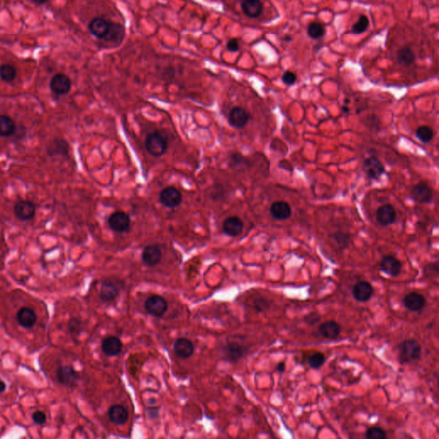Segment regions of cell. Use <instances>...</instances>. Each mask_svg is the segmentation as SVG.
I'll return each instance as SVG.
<instances>
[{
    "instance_id": "6da1fadb",
    "label": "cell",
    "mask_w": 439,
    "mask_h": 439,
    "mask_svg": "<svg viewBox=\"0 0 439 439\" xmlns=\"http://www.w3.org/2000/svg\"><path fill=\"white\" fill-rule=\"evenodd\" d=\"M422 348L415 340H406L398 346V360L401 364H408L420 359Z\"/></svg>"
},
{
    "instance_id": "7a4b0ae2",
    "label": "cell",
    "mask_w": 439,
    "mask_h": 439,
    "mask_svg": "<svg viewBox=\"0 0 439 439\" xmlns=\"http://www.w3.org/2000/svg\"><path fill=\"white\" fill-rule=\"evenodd\" d=\"M169 148L168 137L162 132H153L147 135L145 139V149L149 155L155 157H161Z\"/></svg>"
},
{
    "instance_id": "3957f363",
    "label": "cell",
    "mask_w": 439,
    "mask_h": 439,
    "mask_svg": "<svg viewBox=\"0 0 439 439\" xmlns=\"http://www.w3.org/2000/svg\"><path fill=\"white\" fill-rule=\"evenodd\" d=\"M147 313L155 317H162L168 310V302L161 295H151L144 304Z\"/></svg>"
},
{
    "instance_id": "277c9868",
    "label": "cell",
    "mask_w": 439,
    "mask_h": 439,
    "mask_svg": "<svg viewBox=\"0 0 439 439\" xmlns=\"http://www.w3.org/2000/svg\"><path fill=\"white\" fill-rule=\"evenodd\" d=\"M159 199H160V203L167 208H177L181 204V192L173 186L166 187L160 193Z\"/></svg>"
},
{
    "instance_id": "5b68a950",
    "label": "cell",
    "mask_w": 439,
    "mask_h": 439,
    "mask_svg": "<svg viewBox=\"0 0 439 439\" xmlns=\"http://www.w3.org/2000/svg\"><path fill=\"white\" fill-rule=\"evenodd\" d=\"M363 171L370 179H378L384 174L385 168L379 159L371 156L364 161Z\"/></svg>"
},
{
    "instance_id": "8992f818",
    "label": "cell",
    "mask_w": 439,
    "mask_h": 439,
    "mask_svg": "<svg viewBox=\"0 0 439 439\" xmlns=\"http://www.w3.org/2000/svg\"><path fill=\"white\" fill-rule=\"evenodd\" d=\"M250 119V114L240 106L233 107L228 114V123L235 129H243Z\"/></svg>"
},
{
    "instance_id": "52a82bcc",
    "label": "cell",
    "mask_w": 439,
    "mask_h": 439,
    "mask_svg": "<svg viewBox=\"0 0 439 439\" xmlns=\"http://www.w3.org/2000/svg\"><path fill=\"white\" fill-rule=\"evenodd\" d=\"M111 23L103 17H96L89 23V32L97 39L105 40L109 33Z\"/></svg>"
},
{
    "instance_id": "ba28073f",
    "label": "cell",
    "mask_w": 439,
    "mask_h": 439,
    "mask_svg": "<svg viewBox=\"0 0 439 439\" xmlns=\"http://www.w3.org/2000/svg\"><path fill=\"white\" fill-rule=\"evenodd\" d=\"M57 378L59 380L60 384L64 386H75L77 381L79 379V375L76 372L73 367L69 366H63L58 368L57 370Z\"/></svg>"
},
{
    "instance_id": "9c48e42d",
    "label": "cell",
    "mask_w": 439,
    "mask_h": 439,
    "mask_svg": "<svg viewBox=\"0 0 439 439\" xmlns=\"http://www.w3.org/2000/svg\"><path fill=\"white\" fill-rule=\"evenodd\" d=\"M108 225L111 229L117 233H124L129 230L131 219L125 212L117 211L108 219Z\"/></svg>"
},
{
    "instance_id": "30bf717a",
    "label": "cell",
    "mask_w": 439,
    "mask_h": 439,
    "mask_svg": "<svg viewBox=\"0 0 439 439\" xmlns=\"http://www.w3.org/2000/svg\"><path fill=\"white\" fill-rule=\"evenodd\" d=\"M36 208L32 202L21 200L14 206V214L20 221H30L35 215Z\"/></svg>"
},
{
    "instance_id": "8fae6325",
    "label": "cell",
    "mask_w": 439,
    "mask_h": 439,
    "mask_svg": "<svg viewBox=\"0 0 439 439\" xmlns=\"http://www.w3.org/2000/svg\"><path fill=\"white\" fill-rule=\"evenodd\" d=\"M411 196L418 203H428L433 200V190L426 183L420 182L413 186Z\"/></svg>"
},
{
    "instance_id": "7c38bea8",
    "label": "cell",
    "mask_w": 439,
    "mask_h": 439,
    "mask_svg": "<svg viewBox=\"0 0 439 439\" xmlns=\"http://www.w3.org/2000/svg\"><path fill=\"white\" fill-rule=\"evenodd\" d=\"M71 86H72L71 80L69 76H66L65 74H57L53 76L50 83L52 91L59 96L66 95L67 93H69V90L71 89Z\"/></svg>"
},
{
    "instance_id": "4fadbf2b",
    "label": "cell",
    "mask_w": 439,
    "mask_h": 439,
    "mask_svg": "<svg viewBox=\"0 0 439 439\" xmlns=\"http://www.w3.org/2000/svg\"><path fill=\"white\" fill-rule=\"evenodd\" d=\"M245 347L237 342H230L223 348V358L230 363H237L245 354Z\"/></svg>"
},
{
    "instance_id": "5bb4252c",
    "label": "cell",
    "mask_w": 439,
    "mask_h": 439,
    "mask_svg": "<svg viewBox=\"0 0 439 439\" xmlns=\"http://www.w3.org/2000/svg\"><path fill=\"white\" fill-rule=\"evenodd\" d=\"M403 304L411 311H420L426 307V299L421 294L412 292L403 298Z\"/></svg>"
},
{
    "instance_id": "9a60e30c",
    "label": "cell",
    "mask_w": 439,
    "mask_h": 439,
    "mask_svg": "<svg viewBox=\"0 0 439 439\" xmlns=\"http://www.w3.org/2000/svg\"><path fill=\"white\" fill-rule=\"evenodd\" d=\"M381 270L383 273L390 275L391 277H396L399 275L402 270V263L399 259L395 258L394 256H385L383 257L382 261H381Z\"/></svg>"
},
{
    "instance_id": "2e32d148",
    "label": "cell",
    "mask_w": 439,
    "mask_h": 439,
    "mask_svg": "<svg viewBox=\"0 0 439 439\" xmlns=\"http://www.w3.org/2000/svg\"><path fill=\"white\" fill-rule=\"evenodd\" d=\"M244 228V222L238 216H230L223 221L222 230L224 234L230 237H237L241 234Z\"/></svg>"
},
{
    "instance_id": "e0dca14e",
    "label": "cell",
    "mask_w": 439,
    "mask_h": 439,
    "mask_svg": "<svg viewBox=\"0 0 439 439\" xmlns=\"http://www.w3.org/2000/svg\"><path fill=\"white\" fill-rule=\"evenodd\" d=\"M373 292L372 285L368 281H359L354 285L353 288V297L359 302H367L369 301L372 296Z\"/></svg>"
},
{
    "instance_id": "ac0fdd59",
    "label": "cell",
    "mask_w": 439,
    "mask_h": 439,
    "mask_svg": "<svg viewBox=\"0 0 439 439\" xmlns=\"http://www.w3.org/2000/svg\"><path fill=\"white\" fill-rule=\"evenodd\" d=\"M376 221L381 226L393 224L396 219V209L392 205L385 204L377 208L376 213Z\"/></svg>"
},
{
    "instance_id": "d6986e66",
    "label": "cell",
    "mask_w": 439,
    "mask_h": 439,
    "mask_svg": "<svg viewBox=\"0 0 439 439\" xmlns=\"http://www.w3.org/2000/svg\"><path fill=\"white\" fill-rule=\"evenodd\" d=\"M126 37V29L122 24L118 23H111L109 33L107 34L105 41L111 44L112 46L116 47L122 43Z\"/></svg>"
},
{
    "instance_id": "ffe728a7",
    "label": "cell",
    "mask_w": 439,
    "mask_h": 439,
    "mask_svg": "<svg viewBox=\"0 0 439 439\" xmlns=\"http://www.w3.org/2000/svg\"><path fill=\"white\" fill-rule=\"evenodd\" d=\"M270 211L271 215L279 221L287 220L292 215V208L289 203L281 200L274 202L270 206Z\"/></svg>"
},
{
    "instance_id": "44dd1931",
    "label": "cell",
    "mask_w": 439,
    "mask_h": 439,
    "mask_svg": "<svg viewBox=\"0 0 439 439\" xmlns=\"http://www.w3.org/2000/svg\"><path fill=\"white\" fill-rule=\"evenodd\" d=\"M173 350L178 358L186 360L194 353V345L187 338H178L174 342Z\"/></svg>"
},
{
    "instance_id": "7402d4cb",
    "label": "cell",
    "mask_w": 439,
    "mask_h": 439,
    "mask_svg": "<svg viewBox=\"0 0 439 439\" xmlns=\"http://www.w3.org/2000/svg\"><path fill=\"white\" fill-rule=\"evenodd\" d=\"M122 342L119 338L114 336H110L104 339L101 345L103 353L106 356L113 357L119 355L122 351Z\"/></svg>"
},
{
    "instance_id": "603a6c76",
    "label": "cell",
    "mask_w": 439,
    "mask_h": 439,
    "mask_svg": "<svg viewBox=\"0 0 439 439\" xmlns=\"http://www.w3.org/2000/svg\"><path fill=\"white\" fill-rule=\"evenodd\" d=\"M142 258V261L147 266L154 267L156 264H158L162 259L161 249L154 244L148 245L143 249Z\"/></svg>"
},
{
    "instance_id": "cb8c5ba5",
    "label": "cell",
    "mask_w": 439,
    "mask_h": 439,
    "mask_svg": "<svg viewBox=\"0 0 439 439\" xmlns=\"http://www.w3.org/2000/svg\"><path fill=\"white\" fill-rule=\"evenodd\" d=\"M110 421L117 426H121L127 422L129 419V413L125 406L115 404L108 410Z\"/></svg>"
},
{
    "instance_id": "d4e9b609",
    "label": "cell",
    "mask_w": 439,
    "mask_h": 439,
    "mask_svg": "<svg viewBox=\"0 0 439 439\" xmlns=\"http://www.w3.org/2000/svg\"><path fill=\"white\" fill-rule=\"evenodd\" d=\"M341 327L335 321H327L322 324L319 327L321 336L328 340H336L340 336Z\"/></svg>"
},
{
    "instance_id": "484cf974",
    "label": "cell",
    "mask_w": 439,
    "mask_h": 439,
    "mask_svg": "<svg viewBox=\"0 0 439 439\" xmlns=\"http://www.w3.org/2000/svg\"><path fill=\"white\" fill-rule=\"evenodd\" d=\"M17 321L21 326L25 329H30L36 324L37 315L30 308L23 307L18 310L17 315Z\"/></svg>"
},
{
    "instance_id": "4316f807",
    "label": "cell",
    "mask_w": 439,
    "mask_h": 439,
    "mask_svg": "<svg viewBox=\"0 0 439 439\" xmlns=\"http://www.w3.org/2000/svg\"><path fill=\"white\" fill-rule=\"evenodd\" d=\"M241 9L245 16L250 18H257L263 12L264 6L258 0H244L241 3Z\"/></svg>"
},
{
    "instance_id": "83f0119b",
    "label": "cell",
    "mask_w": 439,
    "mask_h": 439,
    "mask_svg": "<svg viewBox=\"0 0 439 439\" xmlns=\"http://www.w3.org/2000/svg\"><path fill=\"white\" fill-rule=\"evenodd\" d=\"M119 295V289L114 283L111 281H105L101 287L100 299L105 302L110 303L115 300Z\"/></svg>"
},
{
    "instance_id": "f1b7e54d",
    "label": "cell",
    "mask_w": 439,
    "mask_h": 439,
    "mask_svg": "<svg viewBox=\"0 0 439 439\" xmlns=\"http://www.w3.org/2000/svg\"><path fill=\"white\" fill-rule=\"evenodd\" d=\"M16 132V124L10 116L0 115V136L9 137Z\"/></svg>"
},
{
    "instance_id": "f546056e",
    "label": "cell",
    "mask_w": 439,
    "mask_h": 439,
    "mask_svg": "<svg viewBox=\"0 0 439 439\" xmlns=\"http://www.w3.org/2000/svg\"><path fill=\"white\" fill-rule=\"evenodd\" d=\"M396 59L403 66H409L415 61V54L409 47H403L397 51Z\"/></svg>"
},
{
    "instance_id": "4dcf8cb0",
    "label": "cell",
    "mask_w": 439,
    "mask_h": 439,
    "mask_svg": "<svg viewBox=\"0 0 439 439\" xmlns=\"http://www.w3.org/2000/svg\"><path fill=\"white\" fill-rule=\"evenodd\" d=\"M330 238L340 250L346 249L350 244V236L343 232H336L330 235Z\"/></svg>"
},
{
    "instance_id": "1f68e13d",
    "label": "cell",
    "mask_w": 439,
    "mask_h": 439,
    "mask_svg": "<svg viewBox=\"0 0 439 439\" xmlns=\"http://www.w3.org/2000/svg\"><path fill=\"white\" fill-rule=\"evenodd\" d=\"M326 33L325 26L318 22H312L308 25V35L314 40H318L324 36Z\"/></svg>"
},
{
    "instance_id": "d6a6232c",
    "label": "cell",
    "mask_w": 439,
    "mask_h": 439,
    "mask_svg": "<svg viewBox=\"0 0 439 439\" xmlns=\"http://www.w3.org/2000/svg\"><path fill=\"white\" fill-rule=\"evenodd\" d=\"M16 76H17V69L13 66L4 64L0 66V78L4 82L10 83L15 80Z\"/></svg>"
},
{
    "instance_id": "836d02e7",
    "label": "cell",
    "mask_w": 439,
    "mask_h": 439,
    "mask_svg": "<svg viewBox=\"0 0 439 439\" xmlns=\"http://www.w3.org/2000/svg\"><path fill=\"white\" fill-rule=\"evenodd\" d=\"M416 135L418 139H419L421 142L424 143H428L433 140L434 132L429 126H423L417 129Z\"/></svg>"
},
{
    "instance_id": "e575fe53",
    "label": "cell",
    "mask_w": 439,
    "mask_h": 439,
    "mask_svg": "<svg viewBox=\"0 0 439 439\" xmlns=\"http://www.w3.org/2000/svg\"><path fill=\"white\" fill-rule=\"evenodd\" d=\"M325 360H326V358H325V355H324V353L317 352V353H314L313 354H311L308 358V365L312 369H319V368L324 366V364L325 363Z\"/></svg>"
},
{
    "instance_id": "d590c367",
    "label": "cell",
    "mask_w": 439,
    "mask_h": 439,
    "mask_svg": "<svg viewBox=\"0 0 439 439\" xmlns=\"http://www.w3.org/2000/svg\"><path fill=\"white\" fill-rule=\"evenodd\" d=\"M366 439H387V434L383 428L373 426L367 430Z\"/></svg>"
},
{
    "instance_id": "8d00e7d4",
    "label": "cell",
    "mask_w": 439,
    "mask_h": 439,
    "mask_svg": "<svg viewBox=\"0 0 439 439\" xmlns=\"http://www.w3.org/2000/svg\"><path fill=\"white\" fill-rule=\"evenodd\" d=\"M368 25H369V20H368L367 16L360 15L359 19L353 25L352 32L353 34H360L367 30Z\"/></svg>"
},
{
    "instance_id": "74e56055",
    "label": "cell",
    "mask_w": 439,
    "mask_h": 439,
    "mask_svg": "<svg viewBox=\"0 0 439 439\" xmlns=\"http://www.w3.org/2000/svg\"><path fill=\"white\" fill-rule=\"evenodd\" d=\"M254 309L258 312H262L270 307V303L266 298H257L254 301Z\"/></svg>"
},
{
    "instance_id": "f35d334b",
    "label": "cell",
    "mask_w": 439,
    "mask_h": 439,
    "mask_svg": "<svg viewBox=\"0 0 439 439\" xmlns=\"http://www.w3.org/2000/svg\"><path fill=\"white\" fill-rule=\"evenodd\" d=\"M282 82L288 86L294 85V83L297 81V76L292 71H286L282 76Z\"/></svg>"
},
{
    "instance_id": "ab89813d",
    "label": "cell",
    "mask_w": 439,
    "mask_h": 439,
    "mask_svg": "<svg viewBox=\"0 0 439 439\" xmlns=\"http://www.w3.org/2000/svg\"><path fill=\"white\" fill-rule=\"evenodd\" d=\"M69 332L71 334H79L81 330V321L78 318H71L68 324Z\"/></svg>"
},
{
    "instance_id": "60d3db41",
    "label": "cell",
    "mask_w": 439,
    "mask_h": 439,
    "mask_svg": "<svg viewBox=\"0 0 439 439\" xmlns=\"http://www.w3.org/2000/svg\"><path fill=\"white\" fill-rule=\"evenodd\" d=\"M32 419L36 425H44L46 422V413L42 411H36L32 414Z\"/></svg>"
},
{
    "instance_id": "b9f144b4",
    "label": "cell",
    "mask_w": 439,
    "mask_h": 439,
    "mask_svg": "<svg viewBox=\"0 0 439 439\" xmlns=\"http://www.w3.org/2000/svg\"><path fill=\"white\" fill-rule=\"evenodd\" d=\"M227 49L229 52H232V53H235V52L239 51V49H240V44H239L238 39L234 38V39L228 40V43H227Z\"/></svg>"
},
{
    "instance_id": "7bdbcfd3",
    "label": "cell",
    "mask_w": 439,
    "mask_h": 439,
    "mask_svg": "<svg viewBox=\"0 0 439 439\" xmlns=\"http://www.w3.org/2000/svg\"><path fill=\"white\" fill-rule=\"evenodd\" d=\"M230 160H231L232 163L235 164V165L243 164V163H244V162L246 161L243 155H240V154H238V153H237V154L232 155L231 157H230Z\"/></svg>"
},
{
    "instance_id": "ee69618b",
    "label": "cell",
    "mask_w": 439,
    "mask_h": 439,
    "mask_svg": "<svg viewBox=\"0 0 439 439\" xmlns=\"http://www.w3.org/2000/svg\"><path fill=\"white\" fill-rule=\"evenodd\" d=\"M148 414H149V416H151V414L153 413L152 417H151V419H155L156 417L158 416V409L157 408H155V407H152V408H150L149 407V409H148Z\"/></svg>"
},
{
    "instance_id": "f6af8a7d",
    "label": "cell",
    "mask_w": 439,
    "mask_h": 439,
    "mask_svg": "<svg viewBox=\"0 0 439 439\" xmlns=\"http://www.w3.org/2000/svg\"><path fill=\"white\" fill-rule=\"evenodd\" d=\"M311 320L313 321L312 324H315V323H317V321L319 320V318L317 317V314H310L306 317V321H307V323H309V324H310Z\"/></svg>"
},
{
    "instance_id": "bcb514c9",
    "label": "cell",
    "mask_w": 439,
    "mask_h": 439,
    "mask_svg": "<svg viewBox=\"0 0 439 439\" xmlns=\"http://www.w3.org/2000/svg\"><path fill=\"white\" fill-rule=\"evenodd\" d=\"M276 369H277L279 372H281V373L284 372L285 370H286V364L284 362H280V363L278 364Z\"/></svg>"
},
{
    "instance_id": "7dc6e473",
    "label": "cell",
    "mask_w": 439,
    "mask_h": 439,
    "mask_svg": "<svg viewBox=\"0 0 439 439\" xmlns=\"http://www.w3.org/2000/svg\"><path fill=\"white\" fill-rule=\"evenodd\" d=\"M5 390H6V384L3 381L0 379V393H3Z\"/></svg>"
},
{
    "instance_id": "c3c4849f",
    "label": "cell",
    "mask_w": 439,
    "mask_h": 439,
    "mask_svg": "<svg viewBox=\"0 0 439 439\" xmlns=\"http://www.w3.org/2000/svg\"><path fill=\"white\" fill-rule=\"evenodd\" d=\"M341 110H342V112H343L344 113H348V112H349V111H350V110H349V108H348V106H342V108H341Z\"/></svg>"
},
{
    "instance_id": "681fc988",
    "label": "cell",
    "mask_w": 439,
    "mask_h": 439,
    "mask_svg": "<svg viewBox=\"0 0 439 439\" xmlns=\"http://www.w3.org/2000/svg\"><path fill=\"white\" fill-rule=\"evenodd\" d=\"M284 40H286V41H290V40H292V37L286 36L284 38Z\"/></svg>"
},
{
    "instance_id": "f907efd6",
    "label": "cell",
    "mask_w": 439,
    "mask_h": 439,
    "mask_svg": "<svg viewBox=\"0 0 439 439\" xmlns=\"http://www.w3.org/2000/svg\"><path fill=\"white\" fill-rule=\"evenodd\" d=\"M344 102H345V104H346V105H348V104H349V102H350V100L345 99V101H344Z\"/></svg>"
}]
</instances>
